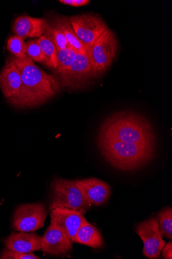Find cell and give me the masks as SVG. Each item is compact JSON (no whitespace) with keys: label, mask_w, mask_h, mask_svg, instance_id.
<instances>
[{"label":"cell","mask_w":172,"mask_h":259,"mask_svg":"<svg viewBox=\"0 0 172 259\" xmlns=\"http://www.w3.org/2000/svg\"><path fill=\"white\" fill-rule=\"evenodd\" d=\"M97 139L112 140L127 145L156 147V136L143 115L132 111L114 113L103 122Z\"/></svg>","instance_id":"cell-1"},{"label":"cell","mask_w":172,"mask_h":259,"mask_svg":"<svg viewBox=\"0 0 172 259\" xmlns=\"http://www.w3.org/2000/svg\"><path fill=\"white\" fill-rule=\"evenodd\" d=\"M9 61L18 68L23 84V108H33L54 97L62 86L56 76L46 74L28 56L18 59L14 56Z\"/></svg>","instance_id":"cell-2"},{"label":"cell","mask_w":172,"mask_h":259,"mask_svg":"<svg viewBox=\"0 0 172 259\" xmlns=\"http://www.w3.org/2000/svg\"><path fill=\"white\" fill-rule=\"evenodd\" d=\"M102 155L111 165L124 171H134L144 167L152 160L156 147L129 145L119 141L97 139Z\"/></svg>","instance_id":"cell-3"},{"label":"cell","mask_w":172,"mask_h":259,"mask_svg":"<svg viewBox=\"0 0 172 259\" xmlns=\"http://www.w3.org/2000/svg\"><path fill=\"white\" fill-rule=\"evenodd\" d=\"M51 201L50 209L66 208L80 211L84 214L92 204L87 200L75 181L54 179L51 184Z\"/></svg>","instance_id":"cell-4"},{"label":"cell","mask_w":172,"mask_h":259,"mask_svg":"<svg viewBox=\"0 0 172 259\" xmlns=\"http://www.w3.org/2000/svg\"><path fill=\"white\" fill-rule=\"evenodd\" d=\"M62 87L77 90L87 87L93 79L99 77L89 54L78 53L72 64L57 74Z\"/></svg>","instance_id":"cell-5"},{"label":"cell","mask_w":172,"mask_h":259,"mask_svg":"<svg viewBox=\"0 0 172 259\" xmlns=\"http://www.w3.org/2000/svg\"><path fill=\"white\" fill-rule=\"evenodd\" d=\"M118 41L114 32L108 28L89 50V54L99 77L103 76L116 60Z\"/></svg>","instance_id":"cell-6"},{"label":"cell","mask_w":172,"mask_h":259,"mask_svg":"<svg viewBox=\"0 0 172 259\" xmlns=\"http://www.w3.org/2000/svg\"><path fill=\"white\" fill-rule=\"evenodd\" d=\"M68 18L77 36L88 49L108 28L102 18L96 14H82Z\"/></svg>","instance_id":"cell-7"},{"label":"cell","mask_w":172,"mask_h":259,"mask_svg":"<svg viewBox=\"0 0 172 259\" xmlns=\"http://www.w3.org/2000/svg\"><path fill=\"white\" fill-rule=\"evenodd\" d=\"M47 214L43 203L21 204L15 210L12 227L16 231L34 232L44 226Z\"/></svg>","instance_id":"cell-8"},{"label":"cell","mask_w":172,"mask_h":259,"mask_svg":"<svg viewBox=\"0 0 172 259\" xmlns=\"http://www.w3.org/2000/svg\"><path fill=\"white\" fill-rule=\"evenodd\" d=\"M136 231L143 242V255L149 258H159L165 242L163 240L156 217L139 223Z\"/></svg>","instance_id":"cell-9"},{"label":"cell","mask_w":172,"mask_h":259,"mask_svg":"<svg viewBox=\"0 0 172 259\" xmlns=\"http://www.w3.org/2000/svg\"><path fill=\"white\" fill-rule=\"evenodd\" d=\"M0 88L5 97L13 106L23 108V84L19 70L9 61L0 73Z\"/></svg>","instance_id":"cell-10"},{"label":"cell","mask_w":172,"mask_h":259,"mask_svg":"<svg viewBox=\"0 0 172 259\" xmlns=\"http://www.w3.org/2000/svg\"><path fill=\"white\" fill-rule=\"evenodd\" d=\"M50 214L51 225L65 232L72 244L75 242L78 230L86 221L84 214L79 211L60 208L50 209Z\"/></svg>","instance_id":"cell-11"},{"label":"cell","mask_w":172,"mask_h":259,"mask_svg":"<svg viewBox=\"0 0 172 259\" xmlns=\"http://www.w3.org/2000/svg\"><path fill=\"white\" fill-rule=\"evenodd\" d=\"M72 249V243L66 233L50 224L42 237V251L58 256L65 255Z\"/></svg>","instance_id":"cell-12"},{"label":"cell","mask_w":172,"mask_h":259,"mask_svg":"<svg viewBox=\"0 0 172 259\" xmlns=\"http://www.w3.org/2000/svg\"><path fill=\"white\" fill-rule=\"evenodd\" d=\"M87 200L95 206L102 205L109 199L111 190L108 184L96 178H88L76 180Z\"/></svg>","instance_id":"cell-13"},{"label":"cell","mask_w":172,"mask_h":259,"mask_svg":"<svg viewBox=\"0 0 172 259\" xmlns=\"http://www.w3.org/2000/svg\"><path fill=\"white\" fill-rule=\"evenodd\" d=\"M47 25L48 22L45 18L21 16L15 20L13 31L15 35L24 40L28 38H39L43 36Z\"/></svg>","instance_id":"cell-14"},{"label":"cell","mask_w":172,"mask_h":259,"mask_svg":"<svg viewBox=\"0 0 172 259\" xmlns=\"http://www.w3.org/2000/svg\"><path fill=\"white\" fill-rule=\"evenodd\" d=\"M42 237L34 232H12L6 239L7 248L23 253L41 249Z\"/></svg>","instance_id":"cell-15"},{"label":"cell","mask_w":172,"mask_h":259,"mask_svg":"<svg viewBox=\"0 0 172 259\" xmlns=\"http://www.w3.org/2000/svg\"><path fill=\"white\" fill-rule=\"evenodd\" d=\"M48 22L62 32L72 49L77 53H86L89 51L90 49L77 36L68 17L56 15L52 17L50 22Z\"/></svg>","instance_id":"cell-16"},{"label":"cell","mask_w":172,"mask_h":259,"mask_svg":"<svg viewBox=\"0 0 172 259\" xmlns=\"http://www.w3.org/2000/svg\"><path fill=\"white\" fill-rule=\"evenodd\" d=\"M75 242L93 248H100L104 243L100 231L87 220L78 230L75 239Z\"/></svg>","instance_id":"cell-17"},{"label":"cell","mask_w":172,"mask_h":259,"mask_svg":"<svg viewBox=\"0 0 172 259\" xmlns=\"http://www.w3.org/2000/svg\"><path fill=\"white\" fill-rule=\"evenodd\" d=\"M37 41L45 58L44 64L49 68L55 70L57 67V49L55 45L44 35L37 39Z\"/></svg>","instance_id":"cell-18"},{"label":"cell","mask_w":172,"mask_h":259,"mask_svg":"<svg viewBox=\"0 0 172 259\" xmlns=\"http://www.w3.org/2000/svg\"><path fill=\"white\" fill-rule=\"evenodd\" d=\"M163 237L172 239V209L166 207L162 209L156 217Z\"/></svg>","instance_id":"cell-19"},{"label":"cell","mask_w":172,"mask_h":259,"mask_svg":"<svg viewBox=\"0 0 172 259\" xmlns=\"http://www.w3.org/2000/svg\"><path fill=\"white\" fill-rule=\"evenodd\" d=\"M43 35L50 39L57 49L63 50L71 47L62 32L48 22Z\"/></svg>","instance_id":"cell-20"},{"label":"cell","mask_w":172,"mask_h":259,"mask_svg":"<svg viewBox=\"0 0 172 259\" xmlns=\"http://www.w3.org/2000/svg\"><path fill=\"white\" fill-rule=\"evenodd\" d=\"M78 53L70 47L65 50L57 49L56 74L64 71L73 62Z\"/></svg>","instance_id":"cell-21"},{"label":"cell","mask_w":172,"mask_h":259,"mask_svg":"<svg viewBox=\"0 0 172 259\" xmlns=\"http://www.w3.org/2000/svg\"><path fill=\"white\" fill-rule=\"evenodd\" d=\"M7 49L17 58L23 59L27 57L26 42L17 35H14L9 38Z\"/></svg>","instance_id":"cell-22"},{"label":"cell","mask_w":172,"mask_h":259,"mask_svg":"<svg viewBox=\"0 0 172 259\" xmlns=\"http://www.w3.org/2000/svg\"><path fill=\"white\" fill-rule=\"evenodd\" d=\"M26 55L32 61L43 63L45 62L44 55L38 45L37 39L26 42Z\"/></svg>","instance_id":"cell-23"},{"label":"cell","mask_w":172,"mask_h":259,"mask_svg":"<svg viewBox=\"0 0 172 259\" xmlns=\"http://www.w3.org/2000/svg\"><path fill=\"white\" fill-rule=\"evenodd\" d=\"M1 259H40V258L32 252L23 253L17 251L5 249L2 255H0Z\"/></svg>","instance_id":"cell-24"},{"label":"cell","mask_w":172,"mask_h":259,"mask_svg":"<svg viewBox=\"0 0 172 259\" xmlns=\"http://www.w3.org/2000/svg\"><path fill=\"white\" fill-rule=\"evenodd\" d=\"M161 257L165 259L172 258V242L169 241L162 250Z\"/></svg>","instance_id":"cell-25"},{"label":"cell","mask_w":172,"mask_h":259,"mask_svg":"<svg viewBox=\"0 0 172 259\" xmlns=\"http://www.w3.org/2000/svg\"><path fill=\"white\" fill-rule=\"evenodd\" d=\"M89 0H74L73 7H80L87 6L90 3Z\"/></svg>","instance_id":"cell-26"}]
</instances>
